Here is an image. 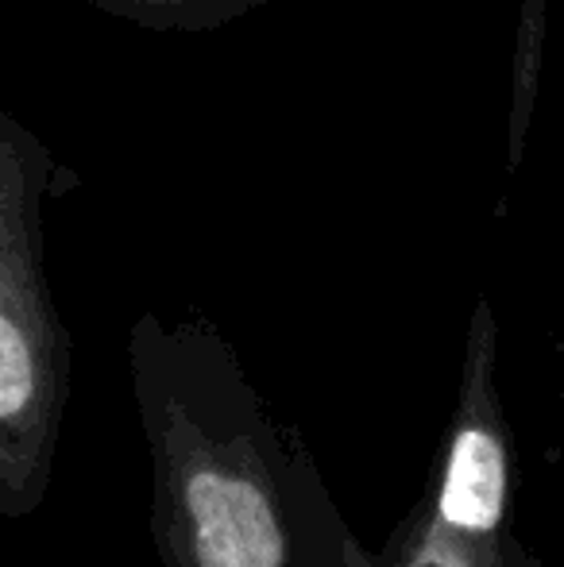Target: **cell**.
I'll use <instances>...</instances> for the list:
<instances>
[{
	"label": "cell",
	"instance_id": "6da1fadb",
	"mask_svg": "<svg viewBox=\"0 0 564 567\" xmlns=\"http://www.w3.org/2000/svg\"><path fill=\"white\" fill-rule=\"evenodd\" d=\"M132 398L163 567H387L340 522L317 463L236 359L194 332H140Z\"/></svg>",
	"mask_w": 564,
	"mask_h": 567
},
{
	"label": "cell",
	"instance_id": "7a4b0ae2",
	"mask_svg": "<svg viewBox=\"0 0 564 567\" xmlns=\"http://www.w3.org/2000/svg\"><path fill=\"white\" fill-rule=\"evenodd\" d=\"M506 425L491 371V332L468 348L460 402L425 502L387 548V567H491L506 533Z\"/></svg>",
	"mask_w": 564,
	"mask_h": 567
},
{
	"label": "cell",
	"instance_id": "3957f363",
	"mask_svg": "<svg viewBox=\"0 0 564 567\" xmlns=\"http://www.w3.org/2000/svg\"><path fill=\"white\" fill-rule=\"evenodd\" d=\"M491 567H537V564L530 560V556L503 533V540H499V553H495V564H491Z\"/></svg>",
	"mask_w": 564,
	"mask_h": 567
}]
</instances>
